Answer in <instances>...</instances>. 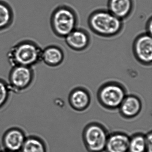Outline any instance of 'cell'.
I'll list each match as a JSON object with an SVG mask.
<instances>
[{
    "label": "cell",
    "mask_w": 152,
    "mask_h": 152,
    "mask_svg": "<svg viewBox=\"0 0 152 152\" xmlns=\"http://www.w3.org/2000/svg\"><path fill=\"white\" fill-rule=\"evenodd\" d=\"M42 48L32 39L21 40L8 51L7 59L10 66H22L34 67L41 63Z\"/></svg>",
    "instance_id": "cell-1"
},
{
    "label": "cell",
    "mask_w": 152,
    "mask_h": 152,
    "mask_svg": "<svg viewBox=\"0 0 152 152\" xmlns=\"http://www.w3.org/2000/svg\"><path fill=\"white\" fill-rule=\"evenodd\" d=\"M88 25L91 31L99 37H116L124 29L123 21L117 18L108 10H94L89 16Z\"/></svg>",
    "instance_id": "cell-2"
},
{
    "label": "cell",
    "mask_w": 152,
    "mask_h": 152,
    "mask_svg": "<svg viewBox=\"0 0 152 152\" xmlns=\"http://www.w3.org/2000/svg\"><path fill=\"white\" fill-rule=\"evenodd\" d=\"M78 24V15L76 11L69 6H58L50 15V28L53 34L58 38H65L77 28Z\"/></svg>",
    "instance_id": "cell-3"
},
{
    "label": "cell",
    "mask_w": 152,
    "mask_h": 152,
    "mask_svg": "<svg viewBox=\"0 0 152 152\" xmlns=\"http://www.w3.org/2000/svg\"><path fill=\"white\" fill-rule=\"evenodd\" d=\"M127 91L125 86L119 82L110 81L102 84L98 90L99 103L105 109L114 110L119 108Z\"/></svg>",
    "instance_id": "cell-4"
},
{
    "label": "cell",
    "mask_w": 152,
    "mask_h": 152,
    "mask_svg": "<svg viewBox=\"0 0 152 152\" xmlns=\"http://www.w3.org/2000/svg\"><path fill=\"white\" fill-rule=\"evenodd\" d=\"M36 78L34 67L15 66H11L7 81L13 94H21L32 87Z\"/></svg>",
    "instance_id": "cell-5"
},
{
    "label": "cell",
    "mask_w": 152,
    "mask_h": 152,
    "mask_svg": "<svg viewBox=\"0 0 152 152\" xmlns=\"http://www.w3.org/2000/svg\"><path fill=\"white\" fill-rule=\"evenodd\" d=\"M107 130L104 126L97 122L87 124L82 133L83 144L88 152H103L104 151L108 138Z\"/></svg>",
    "instance_id": "cell-6"
},
{
    "label": "cell",
    "mask_w": 152,
    "mask_h": 152,
    "mask_svg": "<svg viewBox=\"0 0 152 152\" xmlns=\"http://www.w3.org/2000/svg\"><path fill=\"white\" fill-rule=\"evenodd\" d=\"M132 53L135 59L140 64L150 66L152 62V35L147 33L137 36L132 46Z\"/></svg>",
    "instance_id": "cell-7"
},
{
    "label": "cell",
    "mask_w": 152,
    "mask_h": 152,
    "mask_svg": "<svg viewBox=\"0 0 152 152\" xmlns=\"http://www.w3.org/2000/svg\"><path fill=\"white\" fill-rule=\"evenodd\" d=\"M28 134L22 127L13 126L8 128L1 137L2 149L20 152Z\"/></svg>",
    "instance_id": "cell-8"
},
{
    "label": "cell",
    "mask_w": 152,
    "mask_h": 152,
    "mask_svg": "<svg viewBox=\"0 0 152 152\" xmlns=\"http://www.w3.org/2000/svg\"><path fill=\"white\" fill-rule=\"evenodd\" d=\"M65 39L67 46L75 51L86 50L91 42V38L88 32L83 28H75Z\"/></svg>",
    "instance_id": "cell-9"
},
{
    "label": "cell",
    "mask_w": 152,
    "mask_h": 152,
    "mask_svg": "<svg viewBox=\"0 0 152 152\" xmlns=\"http://www.w3.org/2000/svg\"><path fill=\"white\" fill-rule=\"evenodd\" d=\"M70 106L75 111L83 112L88 109L91 102L89 91L83 87H77L70 92L68 97Z\"/></svg>",
    "instance_id": "cell-10"
},
{
    "label": "cell",
    "mask_w": 152,
    "mask_h": 152,
    "mask_svg": "<svg viewBox=\"0 0 152 152\" xmlns=\"http://www.w3.org/2000/svg\"><path fill=\"white\" fill-rule=\"evenodd\" d=\"M142 101L135 95H127L119 107V112L123 118L133 119L137 116L142 109Z\"/></svg>",
    "instance_id": "cell-11"
},
{
    "label": "cell",
    "mask_w": 152,
    "mask_h": 152,
    "mask_svg": "<svg viewBox=\"0 0 152 152\" xmlns=\"http://www.w3.org/2000/svg\"><path fill=\"white\" fill-rule=\"evenodd\" d=\"M134 8L133 0H108L107 10L115 16L124 21L132 14Z\"/></svg>",
    "instance_id": "cell-12"
},
{
    "label": "cell",
    "mask_w": 152,
    "mask_h": 152,
    "mask_svg": "<svg viewBox=\"0 0 152 152\" xmlns=\"http://www.w3.org/2000/svg\"><path fill=\"white\" fill-rule=\"evenodd\" d=\"M64 50L57 45L51 44L42 48L41 63L48 67L59 66L64 62Z\"/></svg>",
    "instance_id": "cell-13"
},
{
    "label": "cell",
    "mask_w": 152,
    "mask_h": 152,
    "mask_svg": "<svg viewBox=\"0 0 152 152\" xmlns=\"http://www.w3.org/2000/svg\"><path fill=\"white\" fill-rule=\"evenodd\" d=\"M130 137L121 132L109 134L104 151L106 152H128Z\"/></svg>",
    "instance_id": "cell-14"
},
{
    "label": "cell",
    "mask_w": 152,
    "mask_h": 152,
    "mask_svg": "<svg viewBox=\"0 0 152 152\" xmlns=\"http://www.w3.org/2000/svg\"><path fill=\"white\" fill-rule=\"evenodd\" d=\"M15 20V13L7 2L0 0V33L12 27Z\"/></svg>",
    "instance_id": "cell-15"
},
{
    "label": "cell",
    "mask_w": 152,
    "mask_h": 152,
    "mask_svg": "<svg viewBox=\"0 0 152 152\" xmlns=\"http://www.w3.org/2000/svg\"><path fill=\"white\" fill-rule=\"evenodd\" d=\"M20 152H48V145L41 136L28 134Z\"/></svg>",
    "instance_id": "cell-16"
},
{
    "label": "cell",
    "mask_w": 152,
    "mask_h": 152,
    "mask_svg": "<svg viewBox=\"0 0 152 152\" xmlns=\"http://www.w3.org/2000/svg\"><path fill=\"white\" fill-rule=\"evenodd\" d=\"M128 152H146L145 135L137 133L130 137Z\"/></svg>",
    "instance_id": "cell-17"
},
{
    "label": "cell",
    "mask_w": 152,
    "mask_h": 152,
    "mask_svg": "<svg viewBox=\"0 0 152 152\" xmlns=\"http://www.w3.org/2000/svg\"><path fill=\"white\" fill-rule=\"evenodd\" d=\"M13 94L7 80L0 77V112L9 104Z\"/></svg>",
    "instance_id": "cell-18"
},
{
    "label": "cell",
    "mask_w": 152,
    "mask_h": 152,
    "mask_svg": "<svg viewBox=\"0 0 152 152\" xmlns=\"http://www.w3.org/2000/svg\"><path fill=\"white\" fill-rule=\"evenodd\" d=\"M146 152H152V133L150 131L145 135Z\"/></svg>",
    "instance_id": "cell-19"
},
{
    "label": "cell",
    "mask_w": 152,
    "mask_h": 152,
    "mask_svg": "<svg viewBox=\"0 0 152 152\" xmlns=\"http://www.w3.org/2000/svg\"><path fill=\"white\" fill-rule=\"evenodd\" d=\"M146 31V33L152 35V16L150 17L148 20H147V22L146 24L145 27Z\"/></svg>",
    "instance_id": "cell-20"
},
{
    "label": "cell",
    "mask_w": 152,
    "mask_h": 152,
    "mask_svg": "<svg viewBox=\"0 0 152 152\" xmlns=\"http://www.w3.org/2000/svg\"><path fill=\"white\" fill-rule=\"evenodd\" d=\"M1 152H12V151H8V150H4V149H2Z\"/></svg>",
    "instance_id": "cell-21"
},
{
    "label": "cell",
    "mask_w": 152,
    "mask_h": 152,
    "mask_svg": "<svg viewBox=\"0 0 152 152\" xmlns=\"http://www.w3.org/2000/svg\"><path fill=\"white\" fill-rule=\"evenodd\" d=\"M2 147H1V143H0V152L2 150Z\"/></svg>",
    "instance_id": "cell-22"
}]
</instances>
